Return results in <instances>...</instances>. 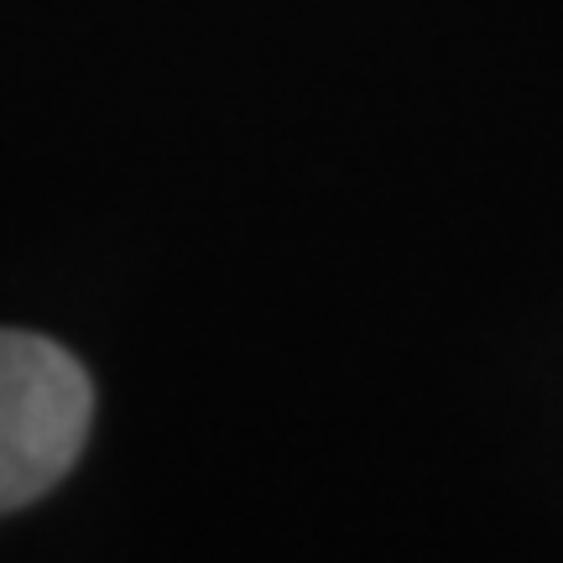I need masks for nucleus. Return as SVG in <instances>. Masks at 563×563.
<instances>
[{"label": "nucleus", "mask_w": 563, "mask_h": 563, "mask_svg": "<svg viewBox=\"0 0 563 563\" xmlns=\"http://www.w3.org/2000/svg\"><path fill=\"white\" fill-rule=\"evenodd\" d=\"M95 418V386L63 344L0 329V517L74 470Z\"/></svg>", "instance_id": "nucleus-1"}]
</instances>
